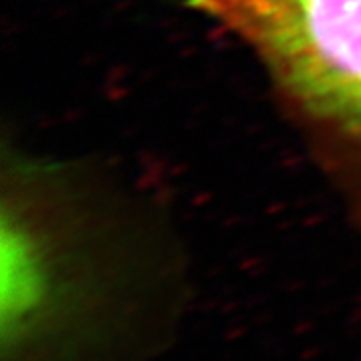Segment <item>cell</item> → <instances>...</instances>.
I'll list each match as a JSON object with an SVG mask.
<instances>
[{
	"label": "cell",
	"mask_w": 361,
	"mask_h": 361,
	"mask_svg": "<svg viewBox=\"0 0 361 361\" xmlns=\"http://www.w3.org/2000/svg\"><path fill=\"white\" fill-rule=\"evenodd\" d=\"M263 70L361 231V0H187Z\"/></svg>",
	"instance_id": "cell-1"
}]
</instances>
